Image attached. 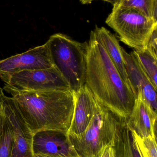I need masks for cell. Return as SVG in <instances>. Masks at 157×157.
I'll return each instance as SVG.
<instances>
[{
	"instance_id": "cell-18",
	"label": "cell",
	"mask_w": 157,
	"mask_h": 157,
	"mask_svg": "<svg viewBox=\"0 0 157 157\" xmlns=\"http://www.w3.org/2000/svg\"><path fill=\"white\" fill-rule=\"evenodd\" d=\"M131 131L142 157H157L156 136L141 137L133 130Z\"/></svg>"
},
{
	"instance_id": "cell-13",
	"label": "cell",
	"mask_w": 157,
	"mask_h": 157,
	"mask_svg": "<svg viewBox=\"0 0 157 157\" xmlns=\"http://www.w3.org/2000/svg\"><path fill=\"white\" fill-rule=\"evenodd\" d=\"M93 30L102 43L111 60L119 71L122 78L131 87L125 70L124 60L122 52V47L117 38L104 27H99L96 25Z\"/></svg>"
},
{
	"instance_id": "cell-10",
	"label": "cell",
	"mask_w": 157,
	"mask_h": 157,
	"mask_svg": "<svg viewBox=\"0 0 157 157\" xmlns=\"http://www.w3.org/2000/svg\"><path fill=\"white\" fill-rule=\"evenodd\" d=\"M99 103L85 84L75 93L73 114L66 133L67 136L78 135L86 130L96 113Z\"/></svg>"
},
{
	"instance_id": "cell-6",
	"label": "cell",
	"mask_w": 157,
	"mask_h": 157,
	"mask_svg": "<svg viewBox=\"0 0 157 157\" xmlns=\"http://www.w3.org/2000/svg\"><path fill=\"white\" fill-rule=\"evenodd\" d=\"M4 89L11 95L27 91L71 90L67 81L54 66L14 74L5 83Z\"/></svg>"
},
{
	"instance_id": "cell-12",
	"label": "cell",
	"mask_w": 157,
	"mask_h": 157,
	"mask_svg": "<svg viewBox=\"0 0 157 157\" xmlns=\"http://www.w3.org/2000/svg\"><path fill=\"white\" fill-rule=\"evenodd\" d=\"M157 120V112L139 95L131 115L127 119L129 128L141 137L156 136Z\"/></svg>"
},
{
	"instance_id": "cell-20",
	"label": "cell",
	"mask_w": 157,
	"mask_h": 157,
	"mask_svg": "<svg viewBox=\"0 0 157 157\" xmlns=\"http://www.w3.org/2000/svg\"><path fill=\"white\" fill-rule=\"evenodd\" d=\"M114 154L113 147L110 146H106L103 148L100 157H112Z\"/></svg>"
},
{
	"instance_id": "cell-22",
	"label": "cell",
	"mask_w": 157,
	"mask_h": 157,
	"mask_svg": "<svg viewBox=\"0 0 157 157\" xmlns=\"http://www.w3.org/2000/svg\"><path fill=\"white\" fill-rule=\"evenodd\" d=\"M94 1H96V0H80V2L83 4H88L91 3Z\"/></svg>"
},
{
	"instance_id": "cell-24",
	"label": "cell",
	"mask_w": 157,
	"mask_h": 157,
	"mask_svg": "<svg viewBox=\"0 0 157 157\" xmlns=\"http://www.w3.org/2000/svg\"><path fill=\"white\" fill-rule=\"evenodd\" d=\"M4 95V94L3 92V89L2 88L0 87V103L2 102V98Z\"/></svg>"
},
{
	"instance_id": "cell-26",
	"label": "cell",
	"mask_w": 157,
	"mask_h": 157,
	"mask_svg": "<svg viewBox=\"0 0 157 157\" xmlns=\"http://www.w3.org/2000/svg\"><path fill=\"white\" fill-rule=\"evenodd\" d=\"M112 157H114V154H113V155L112 156Z\"/></svg>"
},
{
	"instance_id": "cell-8",
	"label": "cell",
	"mask_w": 157,
	"mask_h": 157,
	"mask_svg": "<svg viewBox=\"0 0 157 157\" xmlns=\"http://www.w3.org/2000/svg\"><path fill=\"white\" fill-rule=\"evenodd\" d=\"M1 107L14 134L11 157H33V136L18 112L12 98L4 95Z\"/></svg>"
},
{
	"instance_id": "cell-3",
	"label": "cell",
	"mask_w": 157,
	"mask_h": 157,
	"mask_svg": "<svg viewBox=\"0 0 157 157\" xmlns=\"http://www.w3.org/2000/svg\"><path fill=\"white\" fill-rule=\"evenodd\" d=\"M53 66L77 93L85 83L87 42L81 43L65 34L57 33L47 41Z\"/></svg>"
},
{
	"instance_id": "cell-17",
	"label": "cell",
	"mask_w": 157,
	"mask_h": 157,
	"mask_svg": "<svg viewBox=\"0 0 157 157\" xmlns=\"http://www.w3.org/2000/svg\"><path fill=\"white\" fill-rule=\"evenodd\" d=\"M13 142V130L3 113L0 128V157H11Z\"/></svg>"
},
{
	"instance_id": "cell-23",
	"label": "cell",
	"mask_w": 157,
	"mask_h": 157,
	"mask_svg": "<svg viewBox=\"0 0 157 157\" xmlns=\"http://www.w3.org/2000/svg\"><path fill=\"white\" fill-rule=\"evenodd\" d=\"M1 103H2V102L0 103V128H1V124H2V120L3 117V113L2 111V107H1Z\"/></svg>"
},
{
	"instance_id": "cell-21",
	"label": "cell",
	"mask_w": 157,
	"mask_h": 157,
	"mask_svg": "<svg viewBox=\"0 0 157 157\" xmlns=\"http://www.w3.org/2000/svg\"><path fill=\"white\" fill-rule=\"evenodd\" d=\"M33 157H64L61 156L56 155H49V154H42V153H34Z\"/></svg>"
},
{
	"instance_id": "cell-25",
	"label": "cell",
	"mask_w": 157,
	"mask_h": 157,
	"mask_svg": "<svg viewBox=\"0 0 157 157\" xmlns=\"http://www.w3.org/2000/svg\"><path fill=\"white\" fill-rule=\"evenodd\" d=\"M101 1H105V2H108L112 4H114L115 3L117 2L119 0H101Z\"/></svg>"
},
{
	"instance_id": "cell-1",
	"label": "cell",
	"mask_w": 157,
	"mask_h": 157,
	"mask_svg": "<svg viewBox=\"0 0 157 157\" xmlns=\"http://www.w3.org/2000/svg\"><path fill=\"white\" fill-rule=\"evenodd\" d=\"M87 49L85 84L100 103L127 119L136 99L93 30L90 33Z\"/></svg>"
},
{
	"instance_id": "cell-7",
	"label": "cell",
	"mask_w": 157,
	"mask_h": 157,
	"mask_svg": "<svg viewBox=\"0 0 157 157\" xmlns=\"http://www.w3.org/2000/svg\"><path fill=\"white\" fill-rule=\"evenodd\" d=\"M53 66L49 50L46 43L0 60V78L6 83L14 74L48 69Z\"/></svg>"
},
{
	"instance_id": "cell-19",
	"label": "cell",
	"mask_w": 157,
	"mask_h": 157,
	"mask_svg": "<svg viewBox=\"0 0 157 157\" xmlns=\"http://www.w3.org/2000/svg\"><path fill=\"white\" fill-rule=\"evenodd\" d=\"M157 27L155 28L149 37L146 48L151 52L155 56L157 57Z\"/></svg>"
},
{
	"instance_id": "cell-2",
	"label": "cell",
	"mask_w": 157,
	"mask_h": 157,
	"mask_svg": "<svg viewBox=\"0 0 157 157\" xmlns=\"http://www.w3.org/2000/svg\"><path fill=\"white\" fill-rule=\"evenodd\" d=\"M12 95L33 136L43 131L67 133L74 108L75 93L71 90L27 91Z\"/></svg>"
},
{
	"instance_id": "cell-14",
	"label": "cell",
	"mask_w": 157,
	"mask_h": 157,
	"mask_svg": "<svg viewBox=\"0 0 157 157\" xmlns=\"http://www.w3.org/2000/svg\"><path fill=\"white\" fill-rule=\"evenodd\" d=\"M114 157H142L128 126L127 119L122 121L113 147Z\"/></svg>"
},
{
	"instance_id": "cell-11",
	"label": "cell",
	"mask_w": 157,
	"mask_h": 157,
	"mask_svg": "<svg viewBox=\"0 0 157 157\" xmlns=\"http://www.w3.org/2000/svg\"><path fill=\"white\" fill-rule=\"evenodd\" d=\"M34 153L56 155L64 157H80L66 134L43 131L33 136Z\"/></svg>"
},
{
	"instance_id": "cell-15",
	"label": "cell",
	"mask_w": 157,
	"mask_h": 157,
	"mask_svg": "<svg viewBox=\"0 0 157 157\" xmlns=\"http://www.w3.org/2000/svg\"><path fill=\"white\" fill-rule=\"evenodd\" d=\"M132 53L155 88L157 90V57L146 48L143 51L134 50Z\"/></svg>"
},
{
	"instance_id": "cell-16",
	"label": "cell",
	"mask_w": 157,
	"mask_h": 157,
	"mask_svg": "<svg viewBox=\"0 0 157 157\" xmlns=\"http://www.w3.org/2000/svg\"><path fill=\"white\" fill-rule=\"evenodd\" d=\"M113 5L121 8H134L157 21V0H119Z\"/></svg>"
},
{
	"instance_id": "cell-9",
	"label": "cell",
	"mask_w": 157,
	"mask_h": 157,
	"mask_svg": "<svg viewBox=\"0 0 157 157\" xmlns=\"http://www.w3.org/2000/svg\"><path fill=\"white\" fill-rule=\"evenodd\" d=\"M124 65L131 89L135 99L139 95L157 112V90L132 52L127 53L122 47Z\"/></svg>"
},
{
	"instance_id": "cell-4",
	"label": "cell",
	"mask_w": 157,
	"mask_h": 157,
	"mask_svg": "<svg viewBox=\"0 0 157 157\" xmlns=\"http://www.w3.org/2000/svg\"><path fill=\"white\" fill-rule=\"evenodd\" d=\"M123 118L101 103L90 123L82 133L68 137L80 157H100L106 146L113 147Z\"/></svg>"
},
{
	"instance_id": "cell-5",
	"label": "cell",
	"mask_w": 157,
	"mask_h": 157,
	"mask_svg": "<svg viewBox=\"0 0 157 157\" xmlns=\"http://www.w3.org/2000/svg\"><path fill=\"white\" fill-rule=\"evenodd\" d=\"M106 23L118 34L120 40L135 50L145 49L157 21L134 8L113 5Z\"/></svg>"
}]
</instances>
